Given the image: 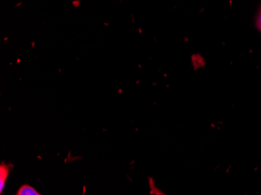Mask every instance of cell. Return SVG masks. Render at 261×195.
Listing matches in <instances>:
<instances>
[{"label":"cell","mask_w":261,"mask_h":195,"mask_svg":"<svg viewBox=\"0 0 261 195\" xmlns=\"http://www.w3.org/2000/svg\"><path fill=\"white\" fill-rule=\"evenodd\" d=\"M9 172H10V168H9L8 166L4 164L0 166V190H1V192L4 190L6 180L8 177Z\"/></svg>","instance_id":"1"},{"label":"cell","mask_w":261,"mask_h":195,"mask_svg":"<svg viewBox=\"0 0 261 195\" xmlns=\"http://www.w3.org/2000/svg\"><path fill=\"white\" fill-rule=\"evenodd\" d=\"M17 195H41L39 192L28 185H24L19 189Z\"/></svg>","instance_id":"2"},{"label":"cell","mask_w":261,"mask_h":195,"mask_svg":"<svg viewBox=\"0 0 261 195\" xmlns=\"http://www.w3.org/2000/svg\"><path fill=\"white\" fill-rule=\"evenodd\" d=\"M256 25H257L258 28L261 30V10L259 16H258L257 20H256Z\"/></svg>","instance_id":"3"}]
</instances>
